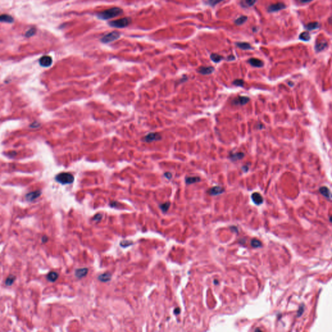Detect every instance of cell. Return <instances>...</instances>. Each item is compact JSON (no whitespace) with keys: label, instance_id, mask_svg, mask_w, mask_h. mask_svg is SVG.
<instances>
[{"label":"cell","instance_id":"cell-1","mask_svg":"<svg viewBox=\"0 0 332 332\" xmlns=\"http://www.w3.org/2000/svg\"><path fill=\"white\" fill-rule=\"evenodd\" d=\"M123 13V10L119 7H112L105 11L98 12L96 14L97 17L101 20H107L114 18L121 15Z\"/></svg>","mask_w":332,"mask_h":332},{"label":"cell","instance_id":"cell-2","mask_svg":"<svg viewBox=\"0 0 332 332\" xmlns=\"http://www.w3.org/2000/svg\"><path fill=\"white\" fill-rule=\"evenodd\" d=\"M132 20L130 18H123L116 20H114V21H110L108 22V25L110 27H112L121 29L128 27L130 24Z\"/></svg>","mask_w":332,"mask_h":332},{"label":"cell","instance_id":"cell-3","mask_svg":"<svg viewBox=\"0 0 332 332\" xmlns=\"http://www.w3.org/2000/svg\"><path fill=\"white\" fill-rule=\"evenodd\" d=\"M56 180L62 184H69L74 181V177L70 173H62L56 176Z\"/></svg>","mask_w":332,"mask_h":332},{"label":"cell","instance_id":"cell-4","mask_svg":"<svg viewBox=\"0 0 332 332\" xmlns=\"http://www.w3.org/2000/svg\"><path fill=\"white\" fill-rule=\"evenodd\" d=\"M120 37V33L117 31H112L105 35L101 39V41L104 43H108L117 40Z\"/></svg>","mask_w":332,"mask_h":332},{"label":"cell","instance_id":"cell-5","mask_svg":"<svg viewBox=\"0 0 332 332\" xmlns=\"http://www.w3.org/2000/svg\"><path fill=\"white\" fill-rule=\"evenodd\" d=\"M250 98L246 96H238L234 99L232 104L234 106H243L249 102Z\"/></svg>","mask_w":332,"mask_h":332},{"label":"cell","instance_id":"cell-6","mask_svg":"<svg viewBox=\"0 0 332 332\" xmlns=\"http://www.w3.org/2000/svg\"><path fill=\"white\" fill-rule=\"evenodd\" d=\"M161 139H162V136H161L160 134L153 132L148 134L147 136L144 137L143 141L147 143H150L153 142H156V141H158Z\"/></svg>","mask_w":332,"mask_h":332},{"label":"cell","instance_id":"cell-7","mask_svg":"<svg viewBox=\"0 0 332 332\" xmlns=\"http://www.w3.org/2000/svg\"><path fill=\"white\" fill-rule=\"evenodd\" d=\"M286 8V6L284 3H275V4L271 5L269 7H268L267 10L269 12H278L279 11H281V10L284 9Z\"/></svg>","mask_w":332,"mask_h":332},{"label":"cell","instance_id":"cell-8","mask_svg":"<svg viewBox=\"0 0 332 332\" xmlns=\"http://www.w3.org/2000/svg\"><path fill=\"white\" fill-rule=\"evenodd\" d=\"M52 62H53L52 58L49 56H43L42 57L40 58V59L39 60V63L40 66L42 67H45V68L49 67L51 66Z\"/></svg>","mask_w":332,"mask_h":332},{"label":"cell","instance_id":"cell-9","mask_svg":"<svg viewBox=\"0 0 332 332\" xmlns=\"http://www.w3.org/2000/svg\"><path fill=\"white\" fill-rule=\"evenodd\" d=\"M214 68L212 66H201L198 69V72L204 75H210L214 72Z\"/></svg>","mask_w":332,"mask_h":332},{"label":"cell","instance_id":"cell-10","mask_svg":"<svg viewBox=\"0 0 332 332\" xmlns=\"http://www.w3.org/2000/svg\"><path fill=\"white\" fill-rule=\"evenodd\" d=\"M224 192V190L221 186H214L212 187V188H210L208 193L210 195L212 196H216L222 194Z\"/></svg>","mask_w":332,"mask_h":332},{"label":"cell","instance_id":"cell-11","mask_svg":"<svg viewBox=\"0 0 332 332\" xmlns=\"http://www.w3.org/2000/svg\"><path fill=\"white\" fill-rule=\"evenodd\" d=\"M251 199H252L253 203L255 204H256V205H260V204H261L263 202V199L262 196L261 195V194L257 192L253 193L252 194V195H251Z\"/></svg>","mask_w":332,"mask_h":332},{"label":"cell","instance_id":"cell-12","mask_svg":"<svg viewBox=\"0 0 332 332\" xmlns=\"http://www.w3.org/2000/svg\"><path fill=\"white\" fill-rule=\"evenodd\" d=\"M40 195H41V192H40V191L39 190L35 191V192H30L27 194L25 195V199L27 201L31 202V201H33L36 199H37L38 197L40 196Z\"/></svg>","mask_w":332,"mask_h":332},{"label":"cell","instance_id":"cell-13","mask_svg":"<svg viewBox=\"0 0 332 332\" xmlns=\"http://www.w3.org/2000/svg\"><path fill=\"white\" fill-rule=\"evenodd\" d=\"M248 62H249V63L251 66L255 67V68H262V67L264 66V63L262 60L257 59L251 58L249 60V61Z\"/></svg>","mask_w":332,"mask_h":332},{"label":"cell","instance_id":"cell-14","mask_svg":"<svg viewBox=\"0 0 332 332\" xmlns=\"http://www.w3.org/2000/svg\"><path fill=\"white\" fill-rule=\"evenodd\" d=\"M244 156V154L242 152L234 153H230V155L229 156V158L232 161H233V162H236V161L243 159V158Z\"/></svg>","mask_w":332,"mask_h":332},{"label":"cell","instance_id":"cell-15","mask_svg":"<svg viewBox=\"0 0 332 332\" xmlns=\"http://www.w3.org/2000/svg\"><path fill=\"white\" fill-rule=\"evenodd\" d=\"M319 192L324 197L327 198V199H329L330 200L331 199V192H330V190H329V188L327 187L326 186L320 187L319 188Z\"/></svg>","mask_w":332,"mask_h":332},{"label":"cell","instance_id":"cell-16","mask_svg":"<svg viewBox=\"0 0 332 332\" xmlns=\"http://www.w3.org/2000/svg\"><path fill=\"white\" fill-rule=\"evenodd\" d=\"M88 269L86 268H82V269H78L75 271V276L78 278H82L86 276L88 274Z\"/></svg>","mask_w":332,"mask_h":332},{"label":"cell","instance_id":"cell-17","mask_svg":"<svg viewBox=\"0 0 332 332\" xmlns=\"http://www.w3.org/2000/svg\"><path fill=\"white\" fill-rule=\"evenodd\" d=\"M236 45L237 48L243 50H250L253 49L250 43L247 42H237L236 43Z\"/></svg>","mask_w":332,"mask_h":332},{"label":"cell","instance_id":"cell-18","mask_svg":"<svg viewBox=\"0 0 332 332\" xmlns=\"http://www.w3.org/2000/svg\"><path fill=\"white\" fill-rule=\"evenodd\" d=\"M14 19L11 16L8 14H1L0 15V22L5 23H12Z\"/></svg>","mask_w":332,"mask_h":332},{"label":"cell","instance_id":"cell-19","mask_svg":"<svg viewBox=\"0 0 332 332\" xmlns=\"http://www.w3.org/2000/svg\"><path fill=\"white\" fill-rule=\"evenodd\" d=\"M111 277H112L111 274L109 273H105L99 275V276L98 277V279L100 281H103V282H106V281H108L110 280Z\"/></svg>","mask_w":332,"mask_h":332},{"label":"cell","instance_id":"cell-20","mask_svg":"<svg viewBox=\"0 0 332 332\" xmlns=\"http://www.w3.org/2000/svg\"><path fill=\"white\" fill-rule=\"evenodd\" d=\"M200 178L199 176H189L186 178V183L187 184H192L200 182Z\"/></svg>","mask_w":332,"mask_h":332},{"label":"cell","instance_id":"cell-21","mask_svg":"<svg viewBox=\"0 0 332 332\" xmlns=\"http://www.w3.org/2000/svg\"><path fill=\"white\" fill-rule=\"evenodd\" d=\"M58 278H59L58 273L54 272V271L50 272L48 274V276H47V279H48L49 281H51V282H55V281L58 279Z\"/></svg>","mask_w":332,"mask_h":332},{"label":"cell","instance_id":"cell-22","mask_svg":"<svg viewBox=\"0 0 332 332\" xmlns=\"http://www.w3.org/2000/svg\"><path fill=\"white\" fill-rule=\"evenodd\" d=\"M326 42H318L316 43V45H315V50H316L317 52H320L321 51H323V49H324L325 48H326Z\"/></svg>","mask_w":332,"mask_h":332},{"label":"cell","instance_id":"cell-23","mask_svg":"<svg viewBox=\"0 0 332 332\" xmlns=\"http://www.w3.org/2000/svg\"><path fill=\"white\" fill-rule=\"evenodd\" d=\"M210 59L213 62H214L215 63H218L221 62V60L223 59V57L222 56L216 54V53H212V54L210 55Z\"/></svg>","mask_w":332,"mask_h":332},{"label":"cell","instance_id":"cell-24","mask_svg":"<svg viewBox=\"0 0 332 332\" xmlns=\"http://www.w3.org/2000/svg\"><path fill=\"white\" fill-rule=\"evenodd\" d=\"M299 38L302 40H303V41L308 42L311 39V36H310V35L309 33L307 32V31H305V32L302 33L300 35Z\"/></svg>","mask_w":332,"mask_h":332},{"label":"cell","instance_id":"cell-25","mask_svg":"<svg viewBox=\"0 0 332 332\" xmlns=\"http://www.w3.org/2000/svg\"><path fill=\"white\" fill-rule=\"evenodd\" d=\"M247 16H241L240 17H239L238 18H237L236 20H235V23L237 25H241L243 24V23L245 22L247 20Z\"/></svg>","mask_w":332,"mask_h":332},{"label":"cell","instance_id":"cell-26","mask_svg":"<svg viewBox=\"0 0 332 332\" xmlns=\"http://www.w3.org/2000/svg\"><path fill=\"white\" fill-rule=\"evenodd\" d=\"M318 27H319V24L318 22H311L306 25V28L309 31H312V30L318 28Z\"/></svg>","mask_w":332,"mask_h":332},{"label":"cell","instance_id":"cell-27","mask_svg":"<svg viewBox=\"0 0 332 332\" xmlns=\"http://www.w3.org/2000/svg\"><path fill=\"white\" fill-rule=\"evenodd\" d=\"M16 280V276H14V275H10V276L7 278L6 281H5V284L7 286H12L13 284V283L14 282V281Z\"/></svg>","mask_w":332,"mask_h":332},{"label":"cell","instance_id":"cell-28","mask_svg":"<svg viewBox=\"0 0 332 332\" xmlns=\"http://www.w3.org/2000/svg\"><path fill=\"white\" fill-rule=\"evenodd\" d=\"M170 203L169 202H166L165 203H163V204H160V208L161 209V210L163 212H167V210H169V206H170Z\"/></svg>","mask_w":332,"mask_h":332},{"label":"cell","instance_id":"cell-29","mask_svg":"<svg viewBox=\"0 0 332 332\" xmlns=\"http://www.w3.org/2000/svg\"><path fill=\"white\" fill-rule=\"evenodd\" d=\"M250 244L253 248H259L261 247V242L258 239H253L250 241Z\"/></svg>","mask_w":332,"mask_h":332},{"label":"cell","instance_id":"cell-30","mask_svg":"<svg viewBox=\"0 0 332 332\" xmlns=\"http://www.w3.org/2000/svg\"><path fill=\"white\" fill-rule=\"evenodd\" d=\"M36 33V29L35 28H31L29 30H28L27 33H25V36L26 37H31L33 35H35Z\"/></svg>","mask_w":332,"mask_h":332},{"label":"cell","instance_id":"cell-31","mask_svg":"<svg viewBox=\"0 0 332 332\" xmlns=\"http://www.w3.org/2000/svg\"><path fill=\"white\" fill-rule=\"evenodd\" d=\"M224 1V0H208L207 1V3L208 5H210V6H212L214 7L216 6L218 3H219L221 2H222Z\"/></svg>","mask_w":332,"mask_h":332},{"label":"cell","instance_id":"cell-32","mask_svg":"<svg viewBox=\"0 0 332 332\" xmlns=\"http://www.w3.org/2000/svg\"><path fill=\"white\" fill-rule=\"evenodd\" d=\"M233 85L236 86L243 87L244 85V80L242 79H236L234 80Z\"/></svg>","mask_w":332,"mask_h":332},{"label":"cell","instance_id":"cell-33","mask_svg":"<svg viewBox=\"0 0 332 332\" xmlns=\"http://www.w3.org/2000/svg\"><path fill=\"white\" fill-rule=\"evenodd\" d=\"M305 310V307H304V304H302V306H300L299 307V310H298V312H297V317H300L303 314L304 311Z\"/></svg>","mask_w":332,"mask_h":332},{"label":"cell","instance_id":"cell-34","mask_svg":"<svg viewBox=\"0 0 332 332\" xmlns=\"http://www.w3.org/2000/svg\"><path fill=\"white\" fill-rule=\"evenodd\" d=\"M244 1L248 7H252L256 2V0H244Z\"/></svg>","mask_w":332,"mask_h":332},{"label":"cell","instance_id":"cell-35","mask_svg":"<svg viewBox=\"0 0 332 332\" xmlns=\"http://www.w3.org/2000/svg\"><path fill=\"white\" fill-rule=\"evenodd\" d=\"M132 242L131 241H123L122 242H121V246H122L123 247H127L129 245H130V244H128V243H131Z\"/></svg>","mask_w":332,"mask_h":332},{"label":"cell","instance_id":"cell-36","mask_svg":"<svg viewBox=\"0 0 332 332\" xmlns=\"http://www.w3.org/2000/svg\"><path fill=\"white\" fill-rule=\"evenodd\" d=\"M101 217H102V216L101 215V214L98 213V214H97L96 216H94V217H93V220L96 221V222H99V221H100L101 219Z\"/></svg>","mask_w":332,"mask_h":332},{"label":"cell","instance_id":"cell-37","mask_svg":"<svg viewBox=\"0 0 332 332\" xmlns=\"http://www.w3.org/2000/svg\"><path fill=\"white\" fill-rule=\"evenodd\" d=\"M48 237L46 236H43L42 238V243H46L47 241H48Z\"/></svg>","mask_w":332,"mask_h":332},{"label":"cell","instance_id":"cell-38","mask_svg":"<svg viewBox=\"0 0 332 332\" xmlns=\"http://www.w3.org/2000/svg\"><path fill=\"white\" fill-rule=\"evenodd\" d=\"M235 60V56L234 55H230L228 56L227 58V60H229V61H232V60Z\"/></svg>","mask_w":332,"mask_h":332},{"label":"cell","instance_id":"cell-39","mask_svg":"<svg viewBox=\"0 0 332 332\" xmlns=\"http://www.w3.org/2000/svg\"><path fill=\"white\" fill-rule=\"evenodd\" d=\"M180 313V309L179 307H176V309L174 310V313L175 315H179Z\"/></svg>","mask_w":332,"mask_h":332},{"label":"cell","instance_id":"cell-40","mask_svg":"<svg viewBox=\"0 0 332 332\" xmlns=\"http://www.w3.org/2000/svg\"><path fill=\"white\" fill-rule=\"evenodd\" d=\"M299 1L302 3H310L311 1H312L313 0H299Z\"/></svg>","mask_w":332,"mask_h":332},{"label":"cell","instance_id":"cell-41","mask_svg":"<svg viewBox=\"0 0 332 332\" xmlns=\"http://www.w3.org/2000/svg\"><path fill=\"white\" fill-rule=\"evenodd\" d=\"M165 176H166L168 179H170L171 178L172 175H171V174L170 173H165Z\"/></svg>","mask_w":332,"mask_h":332},{"label":"cell","instance_id":"cell-42","mask_svg":"<svg viewBox=\"0 0 332 332\" xmlns=\"http://www.w3.org/2000/svg\"><path fill=\"white\" fill-rule=\"evenodd\" d=\"M249 167L248 166H243L242 167V169L244 172H247L248 170H249Z\"/></svg>","mask_w":332,"mask_h":332},{"label":"cell","instance_id":"cell-43","mask_svg":"<svg viewBox=\"0 0 332 332\" xmlns=\"http://www.w3.org/2000/svg\"><path fill=\"white\" fill-rule=\"evenodd\" d=\"M289 85H290V86H291V85H292V86H293V85H294V84H293V83H292V82H289Z\"/></svg>","mask_w":332,"mask_h":332},{"label":"cell","instance_id":"cell-44","mask_svg":"<svg viewBox=\"0 0 332 332\" xmlns=\"http://www.w3.org/2000/svg\"><path fill=\"white\" fill-rule=\"evenodd\" d=\"M214 284H216V285H217V284H219V282H217V281H214Z\"/></svg>","mask_w":332,"mask_h":332}]
</instances>
